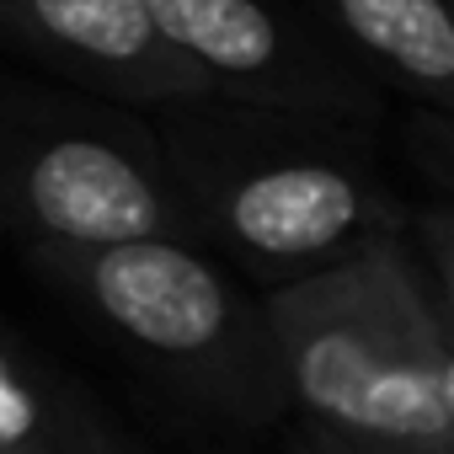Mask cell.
Here are the masks:
<instances>
[{
  "label": "cell",
  "mask_w": 454,
  "mask_h": 454,
  "mask_svg": "<svg viewBox=\"0 0 454 454\" xmlns=\"http://www.w3.org/2000/svg\"><path fill=\"white\" fill-rule=\"evenodd\" d=\"M284 417L358 438L454 449V321L406 236L262 289Z\"/></svg>",
  "instance_id": "7a4b0ae2"
},
{
  "label": "cell",
  "mask_w": 454,
  "mask_h": 454,
  "mask_svg": "<svg viewBox=\"0 0 454 454\" xmlns=\"http://www.w3.org/2000/svg\"><path fill=\"white\" fill-rule=\"evenodd\" d=\"M401 236H406V247L417 257V273L427 278L438 310L454 321V208H449V198L427 192L422 208H406V231Z\"/></svg>",
  "instance_id": "9c48e42d"
},
{
  "label": "cell",
  "mask_w": 454,
  "mask_h": 454,
  "mask_svg": "<svg viewBox=\"0 0 454 454\" xmlns=\"http://www.w3.org/2000/svg\"><path fill=\"white\" fill-rule=\"evenodd\" d=\"M192 241L273 289L406 231L374 129L192 97L150 113Z\"/></svg>",
  "instance_id": "6da1fadb"
},
{
  "label": "cell",
  "mask_w": 454,
  "mask_h": 454,
  "mask_svg": "<svg viewBox=\"0 0 454 454\" xmlns=\"http://www.w3.org/2000/svg\"><path fill=\"white\" fill-rule=\"evenodd\" d=\"M59 374L0 321V454H54Z\"/></svg>",
  "instance_id": "ba28073f"
},
{
  "label": "cell",
  "mask_w": 454,
  "mask_h": 454,
  "mask_svg": "<svg viewBox=\"0 0 454 454\" xmlns=\"http://www.w3.org/2000/svg\"><path fill=\"white\" fill-rule=\"evenodd\" d=\"M224 454H262V449H224Z\"/></svg>",
  "instance_id": "4fadbf2b"
},
{
  "label": "cell",
  "mask_w": 454,
  "mask_h": 454,
  "mask_svg": "<svg viewBox=\"0 0 454 454\" xmlns=\"http://www.w3.org/2000/svg\"><path fill=\"white\" fill-rule=\"evenodd\" d=\"M160 33L214 97L374 129L385 86L294 0H150Z\"/></svg>",
  "instance_id": "5b68a950"
},
{
  "label": "cell",
  "mask_w": 454,
  "mask_h": 454,
  "mask_svg": "<svg viewBox=\"0 0 454 454\" xmlns=\"http://www.w3.org/2000/svg\"><path fill=\"white\" fill-rule=\"evenodd\" d=\"M0 43L129 113L208 97L150 0H0Z\"/></svg>",
  "instance_id": "8992f818"
},
{
  "label": "cell",
  "mask_w": 454,
  "mask_h": 454,
  "mask_svg": "<svg viewBox=\"0 0 454 454\" xmlns=\"http://www.w3.org/2000/svg\"><path fill=\"white\" fill-rule=\"evenodd\" d=\"M337 49H348L385 91L422 107L454 102V12L449 0H294Z\"/></svg>",
  "instance_id": "52a82bcc"
},
{
  "label": "cell",
  "mask_w": 454,
  "mask_h": 454,
  "mask_svg": "<svg viewBox=\"0 0 454 454\" xmlns=\"http://www.w3.org/2000/svg\"><path fill=\"white\" fill-rule=\"evenodd\" d=\"M129 236L192 241L155 129L102 97L0 70V241L91 247Z\"/></svg>",
  "instance_id": "277c9868"
},
{
  "label": "cell",
  "mask_w": 454,
  "mask_h": 454,
  "mask_svg": "<svg viewBox=\"0 0 454 454\" xmlns=\"http://www.w3.org/2000/svg\"><path fill=\"white\" fill-rule=\"evenodd\" d=\"M22 257L187 411L241 438L284 422L262 289L208 247L182 236H129L91 247H22Z\"/></svg>",
  "instance_id": "3957f363"
},
{
  "label": "cell",
  "mask_w": 454,
  "mask_h": 454,
  "mask_svg": "<svg viewBox=\"0 0 454 454\" xmlns=\"http://www.w3.org/2000/svg\"><path fill=\"white\" fill-rule=\"evenodd\" d=\"M284 443L278 454H454V449H422V443H395V438H358V433H332L316 422H278Z\"/></svg>",
  "instance_id": "7c38bea8"
},
{
  "label": "cell",
  "mask_w": 454,
  "mask_h": 454,
  "mask_svg": "<svg viewBox=\"0 0 454 454\" xmlns=\"http://www.w3.org/2000/svg\"><path fill=\"white\" fill-rule=\"evenodd\" d=\"M54 454H145L134 438H123L70 380H59L54 395Z\"/></svg>",
  "instance_id": "30bf717a"
},
{
  "label": "cell",
  "mask_w": 454,
  "mask_h": 454,
  "mask_svg": "<svg viewBox=\"0 0 454 454\" xmlns=\"http://www.w3.org/2000/svg\"><path fill=\"white\" fill-rule=\"evenodd\" d=\"M406 145L427 176V192L433 198H449V182H454V129H449V107H411L406 118Z\"/></svg>",
  "instance_id": "8fae6325"
}]
</instances>
